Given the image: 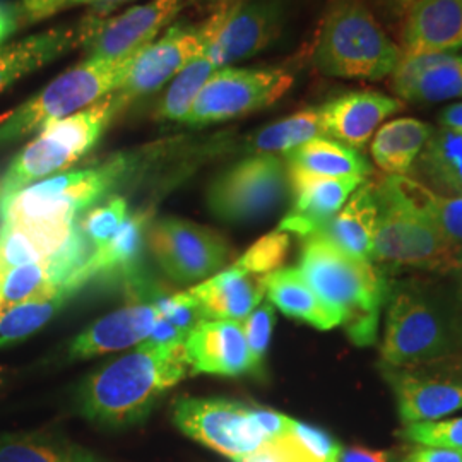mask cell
Masks as SVG:
<instances>
[{
    "label": "cell",
    "mask_w": 462,
    "mask_h": 462,
    "mask_svg": "<svg viewBox=\"0 0 462 462\" xmlns=\"http://www.w3.org/2000/svg\"><path fill=\"white\" fill-rule=\"evenodd\" d=\"M154 305L160 312V317L171 322L177 329L182 330L187 336L190 334V330L196 329L199 324L204 320L190 291H182V293H177L171 297L158 298L154 301Z\"/></svg>",
    "instance_id": "cell-43"
},
{
    "label": "cell",
    "mask_w": 462,
    "mask_h": 462,
    "mask_svg": "<svg viewBox=\"0 0 462 462\" xmlns=\"http://www.w3.org/2000/svg\"><path fill=\"white\" fill-rule=\"evenodd\" d=\"M404 16L402 57L462 49V0H418Z\"/></svg>",
    "instance_id": "cell-22"
},
{
    "label": "cell",
    "mask_w": 462,
    "mask_h": 462,
    "mask_svg": "<svg viewBox=\"0 0 462 462\" xmlns=\"http://www.w3.org/2000/svg\"><path fill=\"white\" fill-rule=\"evenodd\" d=\"M0 462H106L95 452L49 433H0Z\"/></svg>",
    "instance_id": "cell-31"
},
{
    "label": "cell",
    "mask_w": 462,
    "mask_h": 462,
    "mask_svg": "<svg viewBox=\"0 0 462 462\" xmlns=\"http://www.w3.org/2000/svg\"><path fill=\"white\" fill-rule=\"evenodd\" d=\"M300 271L315 293L341 314L353 345L377 343L380 310L391 284L375 265L349 257L315 233L303 242Z\"/></svg>",
    "instance_id": "cell-2"
},
{
    "label": "cell",
    "mask_w": 462,
    "mask_h": 462,
    "mask_svg": "<svg viewBox=\"0 0 462 462\" xmlns=\"http://www.w3.org/2000/svg\"><path fill=\"white\" fill-rule=\"evenodd\" d=\"M377 215L374 182H364L319 235L349 257L374 264Z\"/></svg>",
    "instance_id": "cell-25"
},
{
    "label": "cell",
    "mask_w": 462,
    "mask_h": 462,
    "mask_svg": "<svg viewBox=\"0 0 462 462\" xmlns=\"http://www.w3.org/2000/svg\"><path fill=\"white\" fill-rule=\"evenodd\" d=\"M433 127L418 118H396L383 124L372 141V156L387 175H406L429 143Z\"/></svg>",
    "instance_id": "cell-29"
},
{
    "label": "cell",
    "mask_w": 462,
    "mask_h": 462,
    "mask_svg": "<svg viewBox=\"0 0 462 462\" xmlns=\"http://www.w3.org/2000/svg\"><path fill=\"white\" fill-rule=\"evenodd\" d=\"M399 462H462V448L420 446Z\"/></svg>",
    "instance_id": "cell-45"
},
{
    "label": "cell",
    "mask_w": 462,
    "mask_h": 462,
    "mask_svg": "<svg viewBox=\"0 0 462 462\" xmlns=\"http://www.w3.org/2000/svg\"><path fill=\"white\" fill-rule=\"evenodd\" d=\"M423 185L404 175H387L374 183L377 230L374 263L448 273L457 264L462 245L448 242L429 215Z\"/></svg>",
    "instance_id": "cell-3"
},
{
    "label": "cell",
    "mask_w": 462,
    "mask_h": 462,
    "mask_svg": "<svg viewBox=\"0 0 462 462\" xmlns=\"http://www.w3.org/2000/svg\"><path fill=\"white\" fill-rule=\"evenodd\" d=\"M134 55L122 59H93L72 66L50 81L34 97L0 116V146L14 144L50 124L74 116L114 93L122 84Z\"/></svg>",
    "instance_id": "cell-7"
},
{
    "label": "cell",
    "mask_w": 462,
    "mask_h": 462,
    "mask_svg": "<svg viewBox=\"0 0 462 462\" xmlns=\"http://www.w3.org/2000/svg\"><path fill=\"white\" fill-rule=\"evenodd\" d=\"M17 28H19V26H17L16 9L0 4V43H2L9 34L14 33Z\"/></svg>",
    "instance_id": "cell-48"
},
{
    "label": "cell",
    "mask_w": 462,
    "mask_h": 462,
    "mask_svg": "<svg viewBox=\"0 0 462 462\" xmlns=\"http://www.w3.org/2000/svg\"><path fill=\"white\" fill-rule=\"evenodd\" d=\"M404 440L427 447L462 448V416L446 421H418L399 431Z\"/></svg>",
    "instance_id": "cell-39"
},
{
    "label": "cell",
    "mask_w": 462,
    "mask_h": 462,
    "mask_svg": "<svg viewBox=\"0 0 462 462\" xmlns=\"http://www.w3.org/2000/svg\"><path fill=\"white\" fill-rule=\"evenodd\" d=\"M129 217V206L124 198H112L101 206L91 208L83 219L81 230L95 250L105 247Z\"/></svg>",
    "instance_id": "cell-37"
},
{
    "label": "cell",
    "mask_w": 462,
    "mask_h": 462,
    "mask_svg": "<svg viewBox=\"0 0 462 462\" xmlns=\"http://www.w3.org/2000/svg\"><path fill=\"white\" fill-rule=\"evenodd\" d=\"M148 221V213L129 216L120 230L116 231V236L105 247L95 250L89 261L84 264L83 271L88 281L101 274H131L143 252Z\"/></svg>",
    "instance_id": "cell-32"
},
{
    "label": "cell",
    "mask_w": 462,
    "mask_h": 462,
    "mask_svg": "<svg viewBox=\"0 0 462 462\" xmlns=\"http://www.w3.org/2000/svg\"><path fill=\"white\" fill-rule=\"evenodd\" d=\"M98 16L83 17L72 26H57L24 40L0 47V93L30 76L34 70L55 62L67 51L84 47Z\"/></svg>",
    "instance_id": "cell-18"
},
{
    "label": "cell",
    "mask_w": 462,
    "mask_h": 462,
    "mask_svg": "<svg viewBox=\"0 0 462 462\" xmlns=\"http://www.w3.org/2000/svg\"><path fill=\"white\" fill-rule=\"evenodd\" d=\"M401 108L399 99L374 89L351 91L319 106L326 137L356 151L364 149L380 124Z\"/></svg>",
    "instance_id": "cell-19"
},
{
    "label": "cell",
    "mask_w": 462,
    "mask_h": 462,
    "mask_svg": "<svg viewBox=\"0 0 462 462\" xmlns=\"http://www.w3.org/2000/svg\"><path fill=\"white\" fill-rule=\"evenodd\" d=\"M364 182V179L290 177L293 204L281 219L278 230L301 238L319 233Z\"/></svg>",
    "instance_id": "cell-20"
},
{
    "label": "cell",
    "mask_w": 462,
    "mask_h": 462,
    "mask_svg": "<svg viewBox=\"0 0 462 462\" xmlns=\"http://www.w3.org/2000/svg\"><path fill=\"white\" fill-rule=\"evenodd\" d=\"M158 317L160 312L156 305L151 303H137L118 309L86 328L70 343L69 356L74 360H86L143 343Z\"/></svg>",
    "instance_id": "cell-23"
},
{
    "label": "cell",
    "mask_w": 462,
    "mask_h": 462,
    "mask_svg": "<svg viewBox=\"0 0 462 462\" xmlns=\"http://www.w3.org/2000/svg\"><path fill=\"white\" fill-rule=\"evenodd\" d=\"M391 88L410 103L462 98V55L427 53L402 57L391 74Z\"/></svg>",
    "instance_id": "cell-21"
},
{
    "label": "cell",
    "mask_w": 462,
    "mask_h": 462,
    "mask_svg": "<svg viewBox=\"0 0 462 462\" xmlns=\"http://www.w3.org/2000/svg\"><path fill=\"white\" fill-rule=\"evenodd\" d=\"M416 2L418 0H380L382 7L394 17L404 16Z\"/></svg>",
    "instance_id": "cell-50"
},
{
    "label": "cell",
    "mask_w": 462,
    "mask_h": 462,
    "mask_svg": "<svg viewBox=\"0 0 462 462\" xmlns=\"http://www.w3.org/2000/svg\"><path fill=\"white\" fill-rule=\"evenodd\" d=\"M288 177L366 179L372 166L364 154L343 143L317 137L284 152Z\"/></svg>",
    "instance_id": "cell-26"
},
{
    "label": "cell",
    "mask_w": 462,
    "mask_h": 462,
    "mask_svg": "<svg viewBox=\"0 0 462 462\" xmlns=\"http://www.w3.org/2000/svg\"><path fill=\"white\" fill-rule=\"evenodd\" d=\"M125 154L33 183L0 208V223H76L106 198L129 171Z\"/></svg>",
    "instance_id": "cell-8"
},
{
    "label": "cell",
    "mask_w": 462,
    "mask_h": 462,
    "mask_svg": "<svg viewBox=\"0 0 462 462\" xmlns=\"http://www.w3.org/2000/svg\"><path fill=\"white\" fill-rule=\"evenodd\" d=\"M457 320H459V330H461V339H462V286H461V298H459V314H457Z\"/></svg>",
    "instance_id": "cell-52"
},
{
    "label": "cell",
    "mask_w": 462,
    "mask_h": 462,
    "mask_svg": "<svg viewBox=\"0 0 462 462\" xmlns=\"http://www.w3.org/2000/svg\"><path fill=\"white\" fill-rule=\"evenodd\" d=\"M2 284H4V278L0 276V312H2Z\"/></svg>",
    "instance_id": "cell-53"
},
{
    "label": "cell",
    "mask_w": 462,
    "mask_h": 462,
    "mask_svg": "<svg viewBox=\"0 0 462 462\" xmlns=\"http://www.w3.org/2000/svg\"><path fill=\"white\" fill-rule=\"evenodd\" d=\"M401 59L402 51L364 0L330 2L312 51V62L320 74L380 81L396 70Z\"/></svg>",
    "instance_id": "cell-4"
},
{
    "label": "cell",
    "mask_w": 462,
    "mask_h": 462,
    "mask_svg": "<svg viewBox=\"0 0 462 462\" xmlns=\"http://www.w3.org/2000/svg\"><path fill=\"white\" fill-rule=\"evenodd\" d=\"M274 320H276L274 305L271 301H264L242 322L247 336L248 349L254 364L257 366V372L261 370L264 362L265 353L274 329Z\"/></svg>",
    "instance_id": "cell-42"
},
{
    "label": "cell",
    "mask_w": 462,
    "mask_h": 462,
    "mask_svg": "<svg viewBox=\"0 0 462 462\" xmlns=\"http://www.w3.org/2000/svg\"><path fill=\"white\" fill-rule=\"evenodd\" d=\"M421 199L431 219L447 240L462 245V198L439 196L423 185Z\"/></svg>",
    "instance_id": "cell-40"
},
{
    "label": "cell",
    "mask_w": 462,
    "mask_h": 462,
    "mask_svg": "<svg viewBox=\"0 0 462 462\" xmlns=\"http://www.w3.org/2000/svg\"><path fill=\"white\" fill-rule=\"evenodd\" d=\"M122 2L129 0H19L14 5L16 9L17 26H30L42 23L49 17L57 16L59 13H64L74 7L89 5V7H110L118 5Z\"/></svg>",
    "instance_id": "cell-41"
},
{
    "label": "cell",
    "mask_w": 462,
    "mask_h": 462,
    "mask_svg": "<svg viewBox=\"0 0 462 462\" xmlns=\"http://www.w3.org/2000/svg\"><path fill=\"white\" fill-rule=\"evenodd\" d=\"M394 452L389 450H372L365 447H349L341 450L339 462H399Z\"/></svg>",
    "instance_id": "cell-46"
},
{
    "label": "cell",
    "mask_w": 462,
    "mask_h": 462,
    "mask_svg": "<svg viewBox=\"0 0 462 462\" xmlns=\"http://www.w3.org/2000/svg\"><path fill=\"white\" fill-rule=\"evenodd\" d=\"M420 171L439 190L462 198V131H433L418 156Z\"/></svg>",
    "instance_id": "cell-33"
},
{
    "label": "cell",
    "mask_w": 462,
    "mask_h": 462,
    "mask_svg": "<svg viewBox=\"0 0 462 462\" xmlns=\"http://www.w3.org/2000/svg\"><path fill=\"white\" fill-rule=\"evenodd\" d=\"M125 108L116 93H110L95 105L40 131L0 175V208L23 189L79 162L98 144L101 135Z\"/></svg>",
    "instance_id": "cell-5"
},
{
    "label": "cell",
    "mask_w": 462,
    "mask_h": 462,
    "mask_svg": "<svg viewBox=\"0 0 462 462\" xmlns=\"http://www.w3.org/2000/svg\"><path fill=\"white\" fill-rule=\"evenodd\" d=\"M290 189L284 160L254 154L216 177L208 190V206L226 223L259 221L280 208Z\"/></svg>",
    "instance_id": "cell-9"
},
{
    "label": "cell",
    "mask_w": 462,
    "mask_h": 462,
    "mask_svg": "<svg viewBox=\"0 0 462 462\" xmlns=\"http://www.w3.org/2000/svg\"><path fill=\"white\" fill-rule=\"evenodd\" d=\"M183 346L187 364L198 374L236 377L257 372L240 320H202Z\"/></svg>",
    "instance_id": "cell-17"
},
{
    "label": "cell",
    "mask_w": 462,
    "mask_h": 462,
    "mask_svg": "<svg viewBox=\"0 0 462 462\" xmlns=\"http://www.w3.org/2000/svg\"><path fill=\"white\" fill-rule=\"evenodd\" d=\"M293 84V74L284 69H217L183 124L204 127L259 112L278 103Z\"/></svg>",
    "instance_id": "cell-11"
},
{
    "label": "cell",
    "mask_w": 462,
    "mask_h": 462,
    "mask_svg": "<svg viewBox=\"0 0 462 462\" xmlns=\"http://www.w3.org/2000/svg\"><path fill=\"white\" fill-rule=\"evenodd\" d=\"M173 421L187 437L233 462L269 442L255 408L226 399L183 397L173 406Z\"/></svg>",
    "instance_id": "cell-12"
},
{
    "label": "cell",
    "mask_w": 462,
    "mask_h": 462,
    "mask_svg": "<svg viewBox=\"0 0 462 462\" xmlns=\"http://www.w3.org/2000/svg\"><path fill=\"white\" fill-rule=\"evenodd\" d=\"M187 339V334L177 329L171 322H168L163 317H158L148 337L143 341V346H170V345H183Z\"/></svg>",
    "instance_id": "cell-44"
},
{
    "label": "cell",
    "mask_w": 462,
    "mask_h": 462,
    "mask_svg": "<svg viewBox=\"0 0 462 462\" xmlns=\"http://www.w3.org/2000/svg\"><path fill=\"white\" fill-rule=\"evenodd\" d=\"M380 372L393 387L404 425L435 421L462 410V347L427 364Z\"/></svg>",
    "instance_id": "cell-13"
},
{
    "label": "cell",
    "mask_w": 462,
    "mask_h": 462,
    "mask_svg": "<svg viewBox=\"0 0 462 462\" xmlns=\"http://www.w3.org/2000/svg\"><path fill=\"white\" fill-rule=\"evenodd\" d=\"M217 70L208 49L196 57L189 66H185L170 83L166 84L165 93L156 106V116L162 120L183 122L194 101Z\"/></svg>",
    "instance_id": "cell-36"
},
{
    "label": "cell",
    "mask_w": 462,
    "mask_h": 462,
    "mask_svg": "<svg viewBox=\"0 0 462 462\" xmlns=\"http://www.w3.org/2000/svg\"><path fill=\"white\" fill-rule=\"evenodd\" d=\"M462 347L457 315L435 295L408 281L389 286L380 356L387 368H411Z\"/></svg>",
    "instance_id": "cell-6"
},
{
    "label": "cell",
    "mask_w": 462,
    "mask_h": 462,
    "mask_svg": "<svg viewBox=\"0 0 462 462\" xmlns=\"http://www.w3.org/2000/svg\"><path fill=\"white\" fill-rule=\"evenodd\" d=\"M440 124L447 129L462 131V103L447 106L446 110L440 114Z\"/></svg>",
    "instance_id": "cell-49"
},
{
    "label": "cell",
    "mask_w": 462,
    "mask_h": 462,
    "mask_svg": "<svg viewBox=\"0 0 462 462\" xmlns=\"http://www.w3.org/2000/svg\"><path fill=\"white\" fill-rule=\"evenodd\" d=\"M183 345H141L99 368L78 391L79 414L105 429H127L144 421L162 396L187 375Z\"/></svg>",
    "instance_id": "cell-1"
},
{
    "label": "cell",
    "mask_w": 462,
    "mask_h": 462,
    "mask_svg": "<svg viewBox=\"0 0 462 462\" xmlns=\"http://www.w3.org/2000/svg\"><path fill=\"white\" fill-rule=\"evenodd\" d=\"M245 0H187V5H192L199 11L215 14L219 11H230L233 7L240 5Z\"/></svg>",
    "instance_id": "cell-47"
},
{
    "label": "cell",
    "mask_w": 462,
    "mask_h": 462,
    "mask_svg": "<svg viewBox=\"0 0 462 462\" xmlns=\"http://www.w3.org/2000/svg\"><path fill=\"white\" fill-rule=\"evenodd\" d=\"M456 273H459V276H461L462 280V247L459 250V255H457V264H456V269H454Z\"/></svg>",
    "instance_id": "cell-51"
},
{
    "label": "cell",
    "mask_w": 462,
    "mask_h": 462,
    "mask_svg": "<svg viewBox=\"0 0 462 462\" xmlns=\"http://www.w3.org/2000/svg\"><path fill=\"white\" fill-rule=\"evenodd\" d=\"M235 462H336L328 433L293 420L290 430Z\"/></svg>",
    "instance_id": "cell-30"
},
{
    "label": "cell",
    "mask_w": 462,
    "mask_h": 462,
    "mask_svg": "<svg viewBox=\"0 0 462 462\" xmlns=\"http://www.w3.org/2000/svg\"><path fill=\"white\" fill-rule=\"evenodd\" d=\"M230 11L209 14L196 26H171L163 36L139 50L124 81L114 91L116 98L129 106L135 99L162 89L211 45Z\"/></svg>",
    "instance_id": "cell-10"
},
{
    "label": "cell",
    "mask_w": 462,
    "mask_h": 462,
    "mask_svg": "<svg viewBox=\"0 0 462 462\" xmlns=\"http://www.w3.org/2000/svg\"><path fill=\"white\" fill-rule=\"evenodd\" d=\"M290 250V235L286 231L276 230L257 240L247 252L235 263L252 274L265 276L278 271Z\"/></svg>",
    "instance_id": "cell-38"
},
{
    "label": "cell",
    "mask_w": 462,
    "mask_h": 462,
    "mask_svg": "<svg viewBox=\"0 0 462 462\" xmlns=\"http://www.w3.org/2000/svg\"><path fill=\"white\" fill-rule=\"evenodd\" d=\"M189 291L204 320H245L263 303L264 276L231 265Z\"/></svg>",
    "instance_id": "cell-24"
},
{
    "label": "cell",
    "mask_w": 462,
    "mask_h": 462,
    "mask_svg": "<svg viewBox=\"0 0 462 462\" xmlns=\"http://www.w3.org/2000/svg\"><path fill=\"white\" fill-rule=\"evenodd\" d=\"M76 223H0V274L47 259L66 244Z\"/></svg>",
    "instance_id": "cell-28"
},
{
    "label": "cell",
    "mask_w": 462,
    "mask_h": 462,
    "mask_svg": "<svg viewBox=\"0 0 462 462\" xmlns=\"http://www.w3.org/2000/svg\"><path fill=\"white\" fill-rule=\"evenodd\" d=\"M187 5V0H148L122 14L98 16L84 47L93 59H122L144 49L171 19Z\"/></svg>",
    "instance_id": "cell-16"
},
{
    "label": "cell",
    "mask_w": 462,
    "mask_h": 462,
    "mask_svg": "<svg viewBox=\"0 0 462 462\" xmlns=\"http://www.w3.org/2000/svg\"><path fill=\"white\" fill-rule=\"evenodd\" d=\"M79 290L66 286L55 295L34 298L0 312V347L14 346L45 328Z\"/></svg>",
    "instance_id": "cell-34"
},
{
    "label": "cell",
    "mask_w": 462,
    "mask_h": 462,
    "mask_svg": "<svg viewBox=\"0 0 462 462\" xmlns=\"http://www.w3.org/2000/svg\"><path fill=\"white\" fill-rule=\"evenodd\" d=\"M264 284L269 301L282 314L319 330H329L341 324V314L315 293L297 267L265 274Z\"/></svg>",
    "instance_id": "cell-27"
},
{
    "label": "cell",
    "mask_w": 462,
    "mask_h": 462,
    "mask_svg": "<svg viewBox=\"0 0 462 462\" xmlns=\"http://www.w3.org/2000/svg\"><path fill=\"white\" fill-rule=\"evenodd\" d=\"M317 137H326L319 108H307L261 129L250 139L255 154L288 152Z\"/></svg>",
    "instance_id": "cell-35"
},
{
    "label": "cell",
    "mask_w": 462,
    "mask_h": 462,
    "mask_svg": "<svg viewBox=\"0 0 462 462\" xmlns=\"http://www.w3.org/2000/svg\"><path fill=\"white\" fill-rule=\"evenodd\" d=\"M288 17V0H250L233 7L208 47L217 69L250 59L280 38Z\"/></svg>",
    "instance_id": "cell-15"
},
{
    "label": "cell",
    "mask_w": 462,
    "mask_h": 462,
    "mask_svg": "<svg viewBox=\"0 0 462 462\" xmlns=\"http://www.w3.org/2000/svg\"><path fill=\"white\" fill-rule=\"evenodd\" d=\"M148 242L166 276L177 282L208 280L230 257V247L219 233L180 217L156 221Z\"/></svg>",
    "instance_id": "cell-14"
}]
</instances>
